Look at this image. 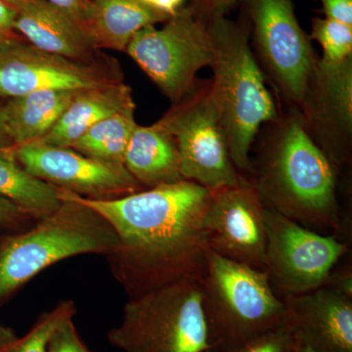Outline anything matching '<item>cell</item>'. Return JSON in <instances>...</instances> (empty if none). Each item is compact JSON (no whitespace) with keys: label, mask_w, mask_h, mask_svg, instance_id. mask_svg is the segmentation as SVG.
<instances>
[{"label":"cell","mask_w":352,"mask_h":352,"mask_svg":"<svg viewBox=\"0 0 352 352\" xmlns=\"http://www.w3.org/2000/svg\"><path fill=\"white\" fill-rule=\"evenodd\" d=\"M76 196L103 215L117 234V247L106 259L129 300L203 277L210 252L204 230L212 199L208 190L182 180L113 200Z\"/></svg>","instance_id":"1"},{"label":"cell","mask_w":352,"mask_h":352,"mask_svg":"<svg viewBox=\"0 0 352 352\" xmlns=\"http://www.w3.org/2000/svg\"><path fill=\"white\" fill-rule=\"evenodd\" d=\"M263 127L251 182L264 206L317 232L340 231L337 168L305 131L298 108Z\"/></svg>","instance_id":"2"},{"label":"cell","mask_w":352,"mask_h":352,"mask_svg":"<svg viewBox=\"0 0 352 352\" xmlns=\"http://www.w3.org/2000/svg\"><path fill=\"white\" fill-rule=\"evenodd\" d=\"M212 45L210 94L236 168L251 182V151L264 124L279 119L282 111L271 94L251 43L250 25L219 18L208 25Z\"/></svg>","instance_id":"3"},{"label":"cell","mask_w":352,"mask_h":352,"mask_svg":"<svg viewBox=\"0 0 352 352\" xmlns=\"http://www.w3.org/2000/svg\"><path fill=\"white\" fill-rule=\"evenodd\" d=\"M52 214L0 237V307L41 271L82 254L107 256L118 244L108 220L67 190Z\"/></svg>","instance_id":"4"},{"label":"cell","mask_w":352,"mask_h":352,"mask_svg":"<svg viewBox=\"0 0 352 352\" xmlns=\"http://www.w3.org/2000/svg\"><path fill=\"white\" fill-rule=\"evenodd\" d=\"M200 284L208 352L229 351L286 322V307L266 270L210 251Z\"/></svg>","instance_id":"5"},{"label":"cell","mask_w":352,"mask_h":352,"mask_svg":"<svg viewBox=\"0 0 352 352\" xmlns=\"http://www.w3.org/2000/svg\"><path fill=\"white\" fill-rule=\"evenodd\" d=\"M107 339L122 352H208L200 281L182 280L127 300Z\"/></svg>","instance_id":"6"},{"label":"cell","mask_w":352,"mask_h":352,"mask_svg":"<svg viewBox=\"0 0 352 352\" xmlns=\"http://www.w3.org/2000/svg\"><path fill=\"white\" fill-rule=\"evenodd\" d=\"M266 80L289 107L300 106L319 58L296 19L293 0H238Z\"/></svg>","instance_id":"7"},{"label":"cell","mask_w":352,"mask_h":352,"mask_svg":"<svg viewBox=\"0 0 352 352\" xmlns=\"http://www.w3.org/2000/svg\"><path fill=\"white\" fill-rule=\"evenodd\" d=\"M164 23L161 29L148 25L136 32L126 52L175 104L195 87L197 74L212 64V39L208 25L187 6Z\"/></svg>","instance_id":"8"},{"label":"cell","mask_w":352,"mask_h":352,"mask_svg":"<svg viewBox=\"0 0 352 352\" xmlns=\"http://www.w3.org/2000/svg\"><path fill=\"white\" fill-rule=\"evenodd\" d=\"M173 134L183 179L210 193L237 186L245 179L236 168L219 113L210 94V80L197 82L192 91L162 118Z\"/></svg>","instance_id":"9"},{"label":"cell","mask_w":352,"mask_h":352,"mask_svg":"<svg viewBox=\"0 0 352 352\" xmlns=\"http://www.w3.org/2000/svg\"><path fill=\"white\" fill-rule=\"evenodd\" d=\"M266 271L280 298L321 288L347 252L346 244L266 208Z\"/></svg>","instance_id":"10"},{"label":"cell","mask_w":352,"mask_h":352,"mask_svg":"<svg viewBox=\"0 0 352 352\" xmlns=\"http://www.w3.org/2000/svg\"><path fill=\"white\" fill-rule=\"evenodd\" d=\"M122 82L119 63L111 58L75 61L46 52L17 36L0 45V96L41 90H82Z\"/></svg>","instance_id":"11"},{"label":"cell","mask_w":352,"mask_h":352,"mask_svg":"<svg viewBox=\"0 0 352 352\" xmlns=\"http://www.w3.org/2000/svg\"><path fill=\"white\" fill-rule=\"evenodd\" d=\"M11 152L28 173L89 200H113L145 190L126 166L97 161L71 148L36 141Z\"/></svg>","instance_id":"12"},{"label":"cell","mask_w":352,"mask_h":352,"mask_svg":"<svg viewBox=\"0 0 352 352\" xmlns=\"http://www.w3.org/2000/svg\"><path fill=\"white\" fill-rule=\"evenodd\" d=\"M303 126L336 168L352 156V58L328 64L319 58L298 107Z\"/></svg>","instance_id":"13"},{"label":"cell","mask_w":352,"mask_h":352,"mask_svg":"<svg viewBox=\"0 0 352 352\" xmlns=\"http://www.w3.org/2000/svg\"><path fill=\"white\" fill-rule=\"evenodd\" d=\"M266 207L248 179L212 194L204 219L210 251L266 270Z\"/></svg>","instance_id":"14"},{"label":"cell","mask_w":352,"mask_h":352,"mask_svg":"<svg viewBox=\"0 0 352 352\" xmlns=\"http://www.w3.org/2000/svg\"><path fill=\"white\" fill-rule=\"evenodd\" d=\"M282 300L298 342L314 352H352V300L324 286Z\"/></svg>","instance_id":"15"},{"label":"cell","mask_w":352,"mask_h":352,"mask_svg":"<svg viewBox=\"0 0 352 352\" xmlns=\"http://www.w3.org/2000/svg\"><path fill=\"white\" fill-rule=\"evenodd\" d=\"M14 31L38 50L75 61L102 57L80 25L46 0H25L17 10Z\"/></svg>","instance_id":"16"},{"label":"cell","mask_w":352,"mask_h":352,"mask_svg":"<svg viewBox=\"0 0 352 352\" xmlns=\"http://www.w3.org/2000/svg\"><path fill=\"white\" fill-rule=\"evenodd\" d=\"M124 166L144 189L184 180L175 136L163 119L151 126H136L127 144Z\"/></svg>","instance_id":"17"},{"label":"cell","mask_w":352,"mask_h":352,"mask_svg":"<svg viewBox=\"0 0 352 352\" xmlns=\"http://www.w3.org/2000/svg\"><path fill=\"white\" fill-rule=\"evenodd\" d=\"M132 101L131 87L124 80L78 90L52 129L39 141L55 147L69 148L90 127Z\"/></svg>","instance_id":"18"},{"label":"cell","mask_w":352,"mask_h":352,"mask_svg":"<svg viewBox=\"0 0 352 352\" xmlns=\"http://www.w3.org/2000/svg\"><path fill=\"white\" fill-rule=\"evenodd\" d=\"M170 18L140 0H92L85 32L97 50L126 52L136 32Z\"/></svg>","instance_id":"19"},{"label":"cell","mask_w":352,"mask_h":352,"mask_svg":"<svg viewBox=\"0 0 352 352\" xmlns=\"http://www.w3.org/2000/svg\"><path fill=\"white\" fill-rule=\"evenodd\" d=\"M78 91L41 90L10 98L1 107V119L12 149L41 140L61 117Z\"/></svg>","instance_id":"20"},{"label":"cell","mask_w":352,"mask_h":352,"mask_svg":"<svg viewBox=\"0 0 352 352\" xmlns=\"http://www.w3.org/2000/svg\"><path fill=\"white\" fill-rule=\"evenodd\" d=\"M0 197L12 201L34 220L59 208V188L28 173L10 149L0 151Z\"/></svg>","instance_id":"21"},{"label":"cell","mask_w":352,"mask_h":352,"mask_svg":"<svg viewBox=\"0 0 352 352\" xmlns=\"http://www.w3.org/2000/svg\"><path fill=\"white\" fill-rule=\"evenodd\" d=\"M135 103L97 122L69 148L97 161L124 166L127 144L135 129Z\"/></svg>","instance_id":"22"},{"label":"cell","mask_w":352,"mask_h":352,"mask_svg":"<svg viewBox=\"0 0 352 352\" xmlns=\"http://www.w3.org/2000/svg\"><path fill=\"white\" fill-rule=\"evenodd\" d=\"M76 314L75 302L64 300L39 315L24 337H17L13 329L0 326V352H46L55 330Z\"/></svg>","instance_id":"23"},{"label":"cell","mask_w":352,"mask_h":352,"mask_svg":"<svg viewBox=\"0 0 352 352\" xmlns=\"http://www.w3.org/2000/svg\"><path fill=\"white\" fill-rule=\"evenodd\" d=\"M310 38L320 44V60L325 63H342L352 58V25L316 17L312 20Z\"/></svg>","instance_id":"24"},{"label":"cell","mask_w":352,"mask_h":352,"mask_svg":"<svg viewBox=\"0 0 352 352\" xmlns=\"http://www.w3.org/2000/svg\"><path fill=\"white\" fill-rule=\"evenodd\" d=\"M295 333L287 322L266 331L240 346L224 352H294L298 346Z\"/></svg>","instance_id":"25"},{"label":"cell","mask_w":352,"mask_h":352,"mask_svg":"<svg viewBox=\"0 0 352 352\" xmlns=\"http://www.w3.org/2000/svg\"><path fill=\"white\" fill-rule=\"evenodd\" d=\"M46 352H91L76 330L74 318L63 322L53 333Z\"/></svg>","instance_id":"26"},{"label":"cell","mask_w":352,"mask_h":352,"mask_svg":"<svg viewBox=\"0 0 352 352\" xmlns=\"http://www.w3.org/2000/svg\"><path fill=\"white\" fill-rule=\"evenodd\" d=\"M237 4L238 0H190L187 8L197 20L208 25L212 21L227 17Z\"/></svg>","instance_id":"27"},{"label":"cell","mask_w":352,"mask_h":352,"mask_svg":"<svg viewBox=\"0 0 352 352\" xmlns=\"http://www.w3.org/2000/svg\"><path fill=\"white\" fill-rule=\"evenodd\" d=\"M38 220L25 214L12 201L0 197V231L20 232L34 226Z\"/></svg>","instance_id":"28"},{"label":"cell","mask_w":352,"mask_h":352,"mask_svg":"<svg viewBox=\"0 0 352 352\" xmlns=\"http://www.w3.org/2000/svg\"><path fill=\"white\" fill-rule=\"evenodd\" d=\"M46 1L68 13L85 32L90 13H91L92 0H46Z\"/></svg>","instance_id":"29"},{"label":"cell","mask_w":352,"mask_h":352,"mask_svg":"<svg viewBox=\"0 0 352 352\" xmlns=\"http://www.w3.org/2000/svg\"><path fill=\"white\" fill-rule=\"evenodd\" d=\"M325 17L352 25V0H319Z\"/></svg>","instance_id":"30"},{"label":"cell","mask_w":352,"mask_h":352,"mask_svg":"<svg viewBox=\"0 0 352 352\" xmlns=\"http://www.w3.org/2000/svg\"><path fill=\"white\" fill-rule=\"evenodd\" d=\"M324 287L332 289L340 296L352 300V272L351 267L346 270L332 271Z\"/></svg>","instance_id":"31"},{"label":"cell","mask_w":352,"mask_h":352,"mask_svg":"<svg viewBox=\"0 0 352 352\" xmlns=\"http://www.w3.org/2000/svg\"><path fill=\"white\" fill-rule=\"evenodd\" d=\"M16 15L17 10L15 8L0 0V45L16 36L14 31Z\"/></svg>","instance_id":"32"},{"label":"cell","mask_w":352,"mask_h":352,"mask_svg":"<svg viewBox=\"0 0 352 352\" xmlns=\"http://www.w3.org/2000/svg\"><path fill=\"white\" fill-rule=\"evenodd\" d=\"M140 1L171 17L184 7L183 4L185 0H140Z\"/></svg>","instance_id":"33"},{"label":"cell","mask_w":352,"mask_h":352,"mask_svg":"<svg viewBox=\"0 0 352 352\" xmlns=\"http://www.w3.org/2000/svg\"><path fill=\"white\" fill-rule=\"evenodd\" d=\"M8 149H12V145H11L10 141L7 138L3 126H2L1 107H0V151Z\"/></svg>","instance_id":"34"},{"label":"cell","mask_w":352,"mask_h":352,"mask_svg":"<svg viewBox=\"0 0 352 352\" xmlns=\"http://www.w3.org/2000/svg\"><path fill=\"white\" fill-rule=\"evenodd\" d=\"M3 1L18 10L25 3V0H3Z\"/></svg>","instance_id":"35"},{"label":"cell","mask_w":352,"mask_h":352,"mask_svg":"<svg viewBox=\"0 0 352 352\" xmlns=\"http://www.w3.org/2000/svg\"><path fill=\"white\" fill-rule=\"evenodd\" d=\"M296 352H314L310 349L309 346H305V344H300V342H298V346H296Z\"/></svg>","instance_id":"36"},{"label":"cell","mask_w":352,"mask_h":352,"mask_svg":"<svg viewBox=\"0 0 352 352\" xmlns=\"http://www.w3.org/2000/svg\"><path fill=\"white\" fill-rule=\"evenodd\" d=\"M294 352H296V351H294Z\"/></svg>","instance_id":"37"}]
</instances>
